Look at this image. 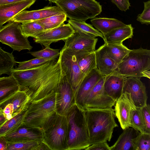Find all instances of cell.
I'll list each match as a JSON object with an SVG mask.
<instances>
[{
  "mask_svg": "<svg viewBox=\"0 0 150 150\" xmlns=\"http://www.w3.org/2000/svg\"><path fill=\"white\" fill-rule=\"evenodd\" d=\"M65 74L58 59L48 61L34 68L12 71L20 90L30 96V102L42 99L52 92H56L59 83Z\"/></svg>",
  "mask_w": 150,
  "mask_h": 150,
  "instance_id": "6da1fadb",
  "label": "cell"
},
{
  "mask_svg": "<svg viewBox=\"0 0 150 150\" xmlns=\"http://www.w3.org/2000/svg\"><path fill=\"white\" fill-rule=\"evenodd\" d=\"M85 115L90 145L110 142L118 127L112 108L86 109Z\"/></svg>",
  "mask_w": 150,
  "mask_h": 150,
  "instance_id": "7a4b0ae2",
  "label": "cell"
},
{
  "mask_svg": "<svg viewBox=\"0 0 150 150\" xmlns=\"http://www.w3.org/2000/svg\"><path fill=\"white\" fill-rule=\"evenodd\" d=\"M56 93L52 92L39 100L30 102L22 125L42 132L56 116Z\"/></svg>",
  "mask_w": 150,
  "mask_h": 150,
  "instance_id": "3957f363",
  "label": "cell"
},
{
  "mask_svg": "<svg viewBox=\"0 0 150 150\" xmlns=\"http://www.w3.org/2000/svg\"><path fill=\"white\" fill-rule=\"evenodd\" d=\"M66 117L67 121V150H86L91 145L85 111L75 104Z\"/></svg>",
  "mask_w": 150,
  "mask_h": 150,
  "instance_id": "277c9868",
  "label": "cell"
},
{
  "mask_svg": "<svg viewBox=\"0 0 150 150\" xmlns=\"http://www.w3.org/2000/svg\"><path fill=\"white\" fill-rule=\"evenodd\" d=\"M150 50L142 47L131 50L117 65L115 72L125 78H150Z\"/></svg>",
  "mask_w": 150,
  "mask_h": 150,
  "instance_id": "5b68a950",
  "label": "cell"
},
{
  "mask_svg": "<svg viewBox=\"0 0 150 150\" xmlns=\"http://www.w3.org/2000/svg\"><path fill=\"white\" fill-rule=\"evenodd\" d=\"M70 19L85 22L102 11V6L96 0H58L55 3Z\"/></svg>",
  "mask_w": 150,
  "mask_h": 150,
  "instance_id": "8992f818",
  "label": "cell"
},
{
  "mask_svg": "<svg viewBox=\"0 0 150 150\" xmlns=\"http://www.w3.org/2000/svg\"><path fill=\"white\" fill-rule=\"evenodd\" d=\"M43 142L51 150H67L66 116L57 114L43 132Z\"/></svg>",
  "mask_w": 150,
  "mask_h": 150,
  "instance_id": "52a82bcc",
  "label": "cell"
},
{
  "mask_svg": "<svg viewBox=\"0 0 150 150\" xmlns=\"http://www.w3.org/2000/svg\"><path fill=\"white\" fill-rule=\"evenodd\" d=\"M21 23L10 21L0 29V42L20 52L23 50H30L33 48L28 37L23 33Z\"/></svg>",
  "mask_w": 150,
  "mask_h": 150,
  "instance_id": "ba28073f",
  "label": "cell"
},
{
  "mask_svg": "<svg viewBox=\"0 0 150 150\" xmlns=\"http://www.w3.org/2000/svg\"><path fill=\"white\" fill-rule=\"evenodd\" d=\"M98 40L94 36L75 31L71 36L64 40L65 45L61 50L72 55L83 52H93Z\"/></svg>",
  "mask_w": 150,
  "mask_h": 150,
  "instance_id": "9c48e42d",
  "label": "cell"
},
{
  "mask_svg": "<svg viewBox=\"0 0 150 150\" xmlns=\"http://www.w3.org/2000/svg\"><path fill=\"white\" fill-rule=\"evenodd\" d=\"M56 93L57 113L66 116L75 104V94L65 74L62 77Z\"/></svg>",
  "mask_w": 150,
  "mask_h": 150,
  "instance_id": "30bf717a",
  "label": "cell"
},
{
  "mask_svg": "<svg viewBox=\"0 0 150 150\" xmlns=\"http://www.w3.org/2000/svg\"><path fill=\"white\" fill-rule=\"evenodd\" d=\"M104 77L102 76L95 85L87 96L84 104L86 109L112 108L116 101L108 95L103 87Z\"/></svg>",
  "mask_w": 150,
  "mask_h": 150,
  "instance_id": "8fae6325",
  "label": "cell"
},
{
  "mask_svg": "<svg viewBox=\"0 0 150 150\" xmlns=\"http://www.w3.org/2000/svg\"><path fill=\"white\" fill-rule=\"evenodd\" d=\"M59 56L62 68L70 82L75 95L86 75L81 70L74 55H70L60 50Z\"/></svg>",
  "mask_w": 150,
  "mask_h": 150,
  "instance_id": "7c38bea8",
  "label": "cell"
},
{
  "mask_svg": "<svg viewBox=\"0 0 150 150\" xmlns=\"http://www.w3.org/2000/svg\"><path fill=\"white\" fill-rule=\"evenodd\" d=\"M124 92L130 94L136 107L141 108L147 104L148 97L146 88L140 78L129 77L125 78L122 93Z\"/></svg>",
  "mask_w": 150,
  "mask_h": 150,
  "instance_id": "4fadbf2b",
  "label": "cell"
},
{
  "mask_svg": "<svg viewBox=\"0 0 150 150\" xmlns=\"http://www.w3.org/2000/svg\"><path fill=\"white\" fill-rule=\"evenodd\" d=\"M74 32L75 30L69 23H64L57 28L44 31L34 38V40L45 47H50L52 43L61 40L64 41Z\"/></svg>",
  "mask_w": 150,
  "mask_h": 150,
  "instance_id": "5bb4252c",
  "label": "cell"
},
{
  "mask_svg": "<svg viewBox=\"0 0 150 150\" xmlns=\"http://www.w3.org/2000/svg\"><path fill=\"white\" fill-rule=\"evenodd\" d=\"M103 76L97 68L86 74L81 82L75 95V104L84 110V104L88 94L100 79Z\"/></svg>",
  "mask_w": 150,
  "mask_h": 150,
  "instance_id": "9a60e30c",
  "label": "cell"
},
{
  "mask_svg": "<svg viewBox=\"0 0 150 150\" xmlns=\"http://www.w3.org/2000/svg\"><path fill=\"white\" fill-rule=\"evenodd\" d=\"M115 105V116L123 130L129 127L132 110L136 107L132 101L130 94L126 92L122 93L116 101Z\"/></svg>",
  "mask_w": 150,
  "mask_h": 150,
  "instance_id": "2e32d148",
  "label": "cell"
},
{
  "mask_svg": "<svg viewBox=\"0 0 150 150\" xmlns=\"http://www.w3.org/2000/svg\"><path fill=\"white\" fill-rule=\"evenodd\" d=\"M64 13L58 6H46L38 10H23L14 16L11 21L22 23L36 21L50 16Z\"/></svg>",
  "mask_w": 150,
  "mask_h": 150,
  "instance_id": "e0dca14e",
  "label": "cell"
},
{
  "mask_svg": "<svg viewBox=\"0 0 150 150\" xmlns=\"http://www.w3.org/2000/svg\"><path fill=\"white\" fill-rule=\"evenodd\" d=\"M8 141L20 142L43 141V132L36 128L22 125L14 132L5 136Z\"/></svg>",
  "mask_w": 150,
  "mask_h": 150,
  "instance_id": "ac0fdd59",
  "label": "cell"
},
{
  "mask_svg": "<svg viewBox=\"0 0 150 150\" xmlns=\"http://www.w3.org/2000/svg\"><path fill=\"white\" fill-rule=\"evenodd\" d=\"M36 0H25L16 3L0 5V23L10 21L21 12L29 8Z\"/></svg>",
  "mask_w": 150,
  "mask_h": 150,
  "instance_id": "d6986e66",
  "label": "cell"
},
{
  "mask_svg": "<svg viewBox=\"0 0 150 150\" xmlns=\"http://www.w3.org/2000/svg\"><path fill=\"white\" fill-rule=\"evenodd\" d=\"M104 77V91L108 95L116 101L122 94L125 78L115 72Z\"/></svg>",
  "mask_w": 150,
  "mask_h": 150,
  "instance_id": "ffe728a7",
  "label": "cell"
},
{
  "mask_svg": "<svg viewBox=\"0 0 150 150\" xmlns=\"http://www.w3.org/2000/svg\"><path fill=\"white\" fill-rule=\"evenodd\" d=\"M95 52L97 68L103 76H105L115 71L118 64L107 53L105 44Z\"/></svg>",
  "mask_w": 150,
  "mask_h": 150,
  "instance_id": "44dd1931",
  "label": "cell"
},
{
  "mask_svg": "<svg viewBox=\"0 0 150 150\" xmlns=\"http://www.w3.org/2000/svg\"><path fill=\"white\" fill-rule=\"evenodd\" d=\"M30 98L25 91L19 90L0 103V109L5 105L11 103L13 106V117L26 110L30 102Z\"/></svg>",
  "mask_w": 150,
  "mask_h": 150,
  "instance_id": "7402d4cb",
  "label": "cell"
},
{
  "mask_svg": "<svg viewBox=\"0 0 150 150\" xmlns=\"http://www.w3.org/2000/svg\"><path fill=\"white\" fill-rule=\"evenodd\" d=\"M133 28L131 24L115 29L103 35L105 44H120L126 39L132 38Z\"/></svg>",
  "mask_w": 150,
  "mask_h": 150,
  "instance_id": "603a6c76",
  "label": "cell"
},
{
  "mask_svg": "<svg viewBox=\"0 0 150 150\" xmlns=\"http://www.w3.org/2000/svg\"><path fill=\"white\" fill-rule=\"evenodd\" d=\"M111 150H134L132 139L140 133L133 128L128 127L123 129Z\"/></svg>",
  "mask_w": 150,
  "mask_h": 150,
  "instance_id": "cb8c5ba5",
  "label": "cell"
},
{
  "mask_svg": "<svg viewBox=\"0 0 150 150\" xmlns=\"http://www.w3.org/2000/svg\"><path fill=\"white\" fill-rule=\"evenodd\" d=\"M90 21L92 25L103 35L115 29L126 25L121 21L113 18H95Z\"/></svg>",
  "mask_w": 150,
  "mask_h": 150,
  "instance_id": "d4e9b609",
  "label": "cell"
},
{
  "mask_svg": "<svg viewBox=\"0 0 150 150\" xmlns=\"http://www.w3.org/2000/svg\"><path fill=\"white\" fill-rule=\"evenodd\" d=\"M19 90L18 84L11 75L0 78V103Z\"/></svg>",
  "mask_w": 150,
  "mask_h": 150,
  "instance_id": "484cf974",
  "label": "cell"
},
{
  "mask_svg": "<svg viewBox=\"0 0 150 150\" xmlns=\"http://www.w3.org/2000/svg\"><path fill=\"white\" fill-rule=\"evenodd\" d=\"M78 65L86 75L97 68L95 52H83L75 54Z\"/></svg>",
  "mask_w": 150,
  "mask_h": 150,
  "instance_id": "4316f807",
  "label": "cell"
},
{
  "mask_svg": "<svg viewBox=\"0 0 150 150\" xmlns=\"http://www.w3.org/2000/svg\"><path fill=\"white\" fill-rule=\"evenodd\" d=\"M105 44L107 53L117 64L122 61L131 50L123 45L122 43Z\"/></svg>",
  "mask_w": 150,
  "mask_h": 150,
  "instance_id": "83f0119b",
  "label": "cell"
},
{
  "mask_svg": "<svg viewBox=\"0 0 150 150\" xmlns=\"http://www.w3.org/2000/svg\"><path fill=\"white\" fill-rule=\"evenodd\" d=\"M26 110L7 120L0 127V136L14 132L22 125Z\"/></svg>",
  "mask_w": 150,
  "mask_h": 150,
  "instance_id": "f1b7e54d",
  "label": "cell"
},
{
  "mask_svg": "<svg viewBox=\"0 0 150 150\" xmlns=\"http://www.w3.org/2000/svg\"><path fill=\"white\" fill-rule=\"evenodd\" d=\"M16 63L12 54L4 51L0 47V75H11Z\"/></svg>",
  "mask_w": 150,
  "mask_h": 150,
  "instance_id": "f546056e",
  "label": "cell"
},
{
  "mask_svg": "<svg viewBox=\"0 0 150 150\" xmlns=\"http://www.w3.org/2000/svg\"><path fill=\"white\" fill-rule=\"evenodd\" d=\"M67 22L75 31L82 32L95 37H100L104 40L103 34L90 24L87 23L84 21L72 19L69 20Z\"/></svg>",
  "mask_w": 150,
  "mask_h": 150,
  "instance_id": "4dcf8cb0",
  "label": "cell"
},
{
  "mask_svg": "<svg viewBox=\"0 0 150 150\" xmlns=\"http://www.w3.org/2000/svg\"><path fill=\"white\" fill-rule=\"evenodd\" d=\"M64 13L57 14L35 21L40 24L44 31L51 29L59 26L67 19Z\"/></svg>",
  "mask_w": 150,
  "mask_h": 150,
  "instance_id": "1f68e13d",
  "label": "cell"
},
{
  "mask_svg": "<svg viewBox=\"0 0 150 150\" xmlns=\"http://www.w3.org/2000/svg\"><path fill=\"white\" fill-rule=\"evenodd\" d=\"M128 127L133 128L140 133L145 132V127L141 108L135 107L132 109L130 115Z\"/></svg>",
  "mask_w": 150,
  "mask_h": 150,
  "instance_id": "d6a6232c",
  "label": "cell"
},
{
  "mask_svg": "<svg viewBox=\"0 0 150 150\" xmlns=\"http://www.w3.org/2000/svg\"><path fill=\"white\" fill-rule=\"evenodd\" d=\"M23 33L28 38H35L38 34L44 31L42 26L35 21H29L21 23Z\"/></svg>",
  "mask_w": 150,
  "mask_h": 150,
  "instance_id": "836d02e7",
  "label": "cell"
},
{
  "mask_svg": "<svg viewBox=\"0 0 150 150\" xmlns=\"http://www.w3.org/2000/svg\"><path fill=\"white\" fill-rule=\"evenodd\" d=\"M132 142L134 150H150V133L140 132Z\"/></svg>",
  "mask_w": 150,
  "mask_h": 150,
  "instance_id": "e575fe53",
  "label": "cell"
},
{
  "mask_svg": "<svg viewBox=\"0 0 150 150\" xmlns=\"http://www.w3.org/2000/svg\"><path fill=\"white\" fill-rule=\"evenodd\" d=\"M28 53L37 58H42L47 61L57 59L59 56L60 52L58 49H53L50 47H45L43 50L35 52H29Z\"/></svg>",
  "mask_w": 150,
  "mask_h": 150,
  "instance_id": "d590c367",
  "label": "cell"
},
{
  "mask_svg": "<svg viewBox=\"0 0 150 150\" xmlns=\"http://www.w3.org/2000/svg\"><path fill=\"white\" fill-rule=\"evenodd\" d=\"M41 142H11L8 141L7 150H36Z\"/></svg>",
  "mask_w": 150,
  "mask_h": 150,
  "instance_id": "8d00e7d4",
  "label": "cell"
},
{
  "mask_svg": "<svg viewBox=\"0 0 150 150\" xmlns=\"http://www.w3.org/2000/svg\"><path fill=\"white\" fill-rule=\"evenodd\" d=\"M48 61L43 59L36 57L28 61L16 62L19 65L17 67L14 68L12 71L33 69L44 64Z\"/></svg>",
  "mask_w": 150,
  "mask_h": 150,
  "instance_id": "74e56055",
  "label": "cell"
},
{
  "mask_svg": "<svg viewBox=\"0 0 150 150\" xmlns=\"http://www.w3.org/2000/svg\"><path fill=\"white\" fill-rule=\"evenodd\" d=\"M144 9L142 12L138 15L137 20L142 24H150V0L144 2Z\"/></svg>",
  "mask_w": 150,
  "mask_h": 150,
  "instance_id": "f35d334b",
  "label": "cell"
},
{
  "mask_svg": "<svg viewBox=\"0 0 150 150\" xmlns=\"http://www.w3.org/2000/svg\"><path fill=\"white\" fill-rule=\"evenodd\" d=\"M143 120L144 123L145 132L150 133V107L149 104H147L141 108Z\"/></svg>",
  "mask_w": 150,
  "mask_h": 150,
  "instance_id": "ab89813d",
  "label": "cell"
},
{
  "mask_svg": "<svg viewBox=\"0 0 150 150\" xmlns=\"http://www.w3.org/2000/svg\"><path fill=\"white\" fill-rule=\"evenodd\" d=\"M111 1L122 11H126L131 6L129 0H111Z\"/></svg>",
  "mask_w": 150,
  "mask_h": 150,
  "instance_id": "60d3db41",
  "label": "cell"
},
{
  "mask_svg": "<svg viewBox=\"0 0 150 150\" xmlns=\"http://www.w3.org/2000/svg\"><path fill=\"white\" fill-rule=\"evenodd\" d=\"M85 150H111L107 142L91 145Z\"/></svg>",
  "mask_w": 150,
  "mask_h": 150,
  "instance_id": "b9f144b4",
  "label": "cell"
},
{
  "mask_svg": "<svg viewBox=\"0 0 150 150\" xmlns=\"http://www.w3.org/2000/svg\"><path fill=\"white\" fill-rule=\"evenodd\" d=\"M0 110L3 111L4 115L8 120L13 117V109L11 104L8 103L5 105Z\"/></svg>",
  "mask_w": 150,
  "mask_h": 150,
  "instance_id": "7bdbcfd3",
  "label": "cell"
},
{
  "mask_svg": "<svg viewBox=\"0 0 150 150\" xmlns=\"http://www.w3.org/2000/svg\"><path fill=\"white\" fill-rule=\"evenodd\" d=\"M8 141L5 136H0V150H7Z\"/></svg>",
  "mask_w": 150,
  "mask_h": 150,
  "instance_id": "ee69618b",
  "label": "cell"
},
{
  "mask_svg": "<svg viewBox=\"0 0 150 150\" xmlns=\"http://www.w3.org/2000/svg\"><path fill=\"white\" fill-rule=\"evenodd\" d=\"M50 150L49 147L43 141L40 143L37 146L36 150Z\"/></svg>",
  "mask_w": 150,
  "mask_h": 150,
  "instance_id": "f6af8a7d",
  "label": "cell"
},
{
  "mask_svg": "<svg viewBox=\"0 0 150 150\" xmlns=\"http://www.w3.org/2000/svg\"><path fill=\"white\" fill-rule=\"evenodd\" d=\"M25 0H0V5L10 4Z\"/></svg>",
  "mask_w": 150,
  "mask_h": 150,
  "instance_id": "bcb514c9",
  "label": "cell"
},
{
  "mask_svg": "<svg viewBox=\"0 0 150 150\" xmlns=\"http://www.w3.org/2000/svg\"><path fill=\"white\" fill-rule=\"evenodd\" d=\"M7 120L4 115L3 111L0 109V127Z\"/></svg>",
  "mask_w": 150,
  "mask_h": 150,
  "instance_id": "7dc6e473",
  "label": "cell"
},
{
  "mask_svg": "<svg viewBox=\"0 0 150 150\" xmlns=\"http://www.w3.org/2000/svg\"><path fill=\"white\" fill-rule=\"evenodd\" d=\"M48 1L50 3H55V1L56 0H46Z\"/></svg>",
  "mask_w": 150,
  "mask_h": 150,
  "instance_id": "c3c4849f",
  "label": "cell"
},
{
  "mask_svg": "<svg viewBox=\"0 0 150 150\" xmlns=\"http://www.w3.org/2000/svg\"><path fill=\"white\" fill-rule=\"evenodd\" d=\"M3 24H4L0 23V29L3 27Z\"/></svg>",
  "mask_w": 150,
  "mask_h": 150,
  "instance_id": "681fc988",
  "label": "cell"
},
{
  "mask_svg": "<svg viewBox=\"0 0 150 150\" xmlns=\"http://www.w3.org/2000/svg\"></svg>",
  "mask_w": 150,
  "mask_h": 150,
  "instance_id": "f907efd6",
  "label": "cell"
}]
</instances>
